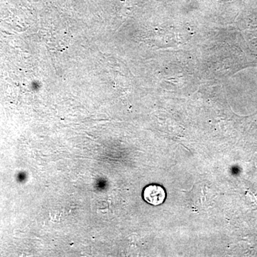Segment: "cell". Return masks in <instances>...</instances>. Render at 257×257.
<instances>
[{
  "instance_id": "6da1fadb",
  "label": "cell",
  "mask_w": 257,
  "mask_h": 257,
  "mask_svg": "<svg viewBox=\"0 0 257 257\" xmlns=\"http://www.w3.org/2000/svg\"><path fill=\"white\" fill-rule=\"evenodd\" d=\"M143 197L145 202L154 206H158L165 202L167 193L162 186L158 184H150L145 187Z\"/></svg>"
}]
</instances>
